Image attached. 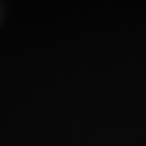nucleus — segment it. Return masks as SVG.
I'll list each match as a JSON object with an SVG mask.
<instances>
[{
	"instance_id": "1",
	"label": "nucleus",
	"mask_w": 146,
	"mask_h": 146,
	"mask_svg": "<svg viewBox=\"0 0 146 146\" xmlns=\"http://www.w3.org/2000/svg\"><path fill=\"white\" fill-rule=\"evenodd\" d=\"M5 7L2 2H0V26L3 23L5 20Z\"/></svg>"
}]
</instances>
